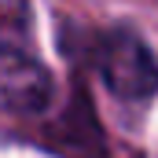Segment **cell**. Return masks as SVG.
Wrapping results in <instances>:
<instances>
[{
  "instance_id": "6da1fadb",
  "label": "cell",
  "mask_w": 158,
  "mask_h": 158,
  "mask_svg": "<svg viewBox=\"0 0 158 158\" xmlns=\"http://www.w3.org/2000/svg\"><path fill=\"white\" fill-rule=\"evenodd\" d=\"M55 85L33 48V4L0 0V110L37 118L52 107Z\"/></svg>"
},
{
  "instance_id": "7a4b0ae2",
  "label": "cell",
  "mask_w": 158,
  "mask_h": 158,
  "mask_svg": "<svg viewBox=\"0 0 158 158\" xmlns=\"http://www.w3.org/2000/svg\"><path fill=\"white\" fill-rule=\"evenodd\" d=\"M99 77L118 99L143 103L158 92V63L132 30H110L99 40Z\"/></svg>"
}]
</instances>
